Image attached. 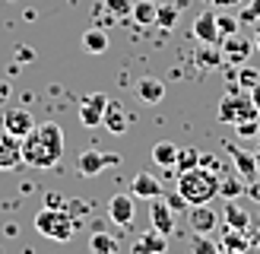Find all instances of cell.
Here are the masks:
<instances>
[{"mask_svg": "<svg viewBox=\"0 0 260 254\" xmlns=\"http://www.w3.org/2000/svg\"><path fill=\"white\" fill-rule=\"evenodd\" d=\"M63 156V127L54 121L35 124L22 137V162L32 169H51Z\"/></svg>", "mask_w": 260, "mask_h": 254, "instance_id": "6da1fadb", "label": "cell"}, {"mask_svg": "<svg viewBox=\"0 0 260 254\" xmlns=\"http://www.w3.org/2000/svg\"><path fill=\"white\" fill-rule=\"evenodd\" d=\"M219 181H222V175H216L206 165H197V169L178 175V194L184 197L187 207H193V203H213L219 197Z\"/></svg>", "mask_w": 260, "mask_h": 254, "instance_id": "7a4b0ae2", "label": "cell"}, {"mask_svg": "<svg viewBox=\"0 0 260 254\" xmlns=\"http://www.w3.org/2000/svg\"><path fill=\"white\" fill-rule=\"evenodd\" d=\"M35 229H38V235H45L51 241H70L76 235V229H80V223H76V216L67 207H45L35 216Z\"/></svg>", "mask_w": 260, "mask_h": 254, "instance_id": "3957f363", "label": "cell"}, {"mask_svg": "<svg viewBox=\"0 0 260 254\" xmlns=\"http://www.w3.org/2000/svg\"><path fill=\"white\" fill-rule=\"evenodd\" d=\"M216 118L222 121V124H241V121H248V118H260L257 108H254V102H251V92L244 96L241 89H235V92H229L219 99V108H216Z\"/></svg>", "mask_w": 260, "mask_h": 254, "instance_id": "277c9868", "label": "cell"}, {"mask_svg": "<svg viewBox=\"0 0 260 254\" xmlns=\"http://www.w3.org/2000/svg\"><path fill=\"white\" fill-rule=\"evenodd\" d=\"M111 165H121V156L102 152V149H86V152H80V159H76V172L83 178H95L99 172L111 169Z\"/></svg>", "mask_w": 260, "mask_h": 254, "instance_id": "5b68a950", "label": "cell"}, {"mask_svg": "<svg viewBox=\"0 0 260 254\" xmlns=\"http://www.w3.org/2000/svg\"><path fill=\"white\" fill-rule=\"evenodd\" d=\"M108 96L105 92H89L80 99V121L83 127H99L102 118H105V108H108Z\"/></svg>", "mask_w": 260, "mask_h": 254, "instance_id": "8992f818", "label": "cell"}, {"mask_svg": "<svg viewBox=\"0 0 260 254\" xmlns=\"http://www.w3.org/2000/svg\"><path fill=\"white\" fill-rule=\"evenodd\" d=\"M219 223V213L210 207V203H193V207H187V226L193 235H210L213 229Z\"/></svg>", "mask_w": 260, "mask_h": 254, "instance_id": "52a82bcc", "label": "cell"}, {"mask_svg": "<svg viewBox=\"0 0 260 254\" xmlns=\"http://www.w3.org/2000/svg\"><path fill=\"white\" fill-rule=\"evenodd\" d=\"M35 127V118H32V111L29 108H22V105H10L7 111H4V131L7 134H13V137H25Z\"/></svg>", "mask_w": 260, "mask_h": 254, "instance_id": "ba28073f", "label": "cell"}, {"mask_svg": "<svg viewBox=\"0 0 260 254\" xmlns=\"http://www.w3.org/2000/svg\"><path fill=\"white\" fill-rule=\"evenodd\" d=\"M108 216L114 226H134V216H137V197L134 194H114L108 200Z\"/></svg>", "mask_w": 260, "mask_h": 254, "instance_id": "9c48e42d", "label": "cell"}, {"mask_svg": "<svg viewBox=\"0 0 260 254\" xmlns=\"http://www.w3.org/2000/svg\"><path fill=\"white\" fill-rule=\"evenodd\" d=\"M225 152L232 156V162H235V169H238V175L244 178V181L260 178V162H257L254 152H248V149L238 146V143H225Z\"/></svg>", "mask_w": 260, "mask_h": 254, "instance_id": "30bf717a", "label": "cell"}, {"mask_svg": "<svg viewBox=\"0 0 260 254\" xmlns=\"http://www.w3.org/2000/svg\"><path fill=\"white\" fill-rule=\"evenodd\" d=\"M219 48H222V57H225V60H232V64H244V60L254 54V38L235 32V35L222 38V45H219Z\"/></svg>", "mask_w": 260, "mask_h": 254, "instance_id": "8fae6325", "label": "cell"}, {"mask_svg": "<svg viewBox=\"0 0 260 254\" xmlns=\"http://www.w3.org/2000/svg\"><path fill=\"white\" fill-rule=\"evenodd\" d=\"M193 38L200 45H219V25H216V13L213 10H203L197 19H193Z\"/></svg>", "mask_w": 260, "mask_h": 254, "instance_id": "7c38bea8", "label": "cell"}, {"mask_svg": "<svg viewBox=\"0 0 260 254\" xmlns=\"http://www.w3.org/2000/svg\"><path fill=\"white\" fill-rule=\"evenodd\" d=\"M22 162V140L7 131H0V169H16Z\"/></svg>", "mask_w": 260, "mask_h": 254, "instance_id": "4fadbf2b", "label": "cell"}, {"mask_svg": "<svg viewBox=\"0 0 260 254\" xmlns=\"http://www.w3.org/2000/svg\"><path fill=\"white\" fill-rule=\"evenodd\" d=\"M149 223H152V229H159L162 235H172L175 216H172L168 200H162V197H152V200H149Z\"/></svg>", "mask_w": 260, "mask_h": 254, "instance_id": "5bb4252c", "label": "cell"}, {"mask_svg": "<svg viewBox=\"0 0 260 254\" xmlns=\"http://www.w3.org/2000/svg\"><path fill=\"white\" fill-rule=\"evenodd\" d=\"M130 194L137 200H152V197H162V181L149 172H137L134 175V184H130Z\"/></svg>", "mask_w": 260, "mask_h": 254, "instance_id": "9a60e30c", "label": "cell"}, {"mask_svg": "<svg viewBox=\"0 0 260 254\" xmlns=\"http://www.w3.org/2000/svg\"><path fill=\"white\" fill-rule=\"evenodd\" d=\"M168 251V235H162L159 229H149L134 241V251L130 254H165Z\"/></svg>", "mask_w": 260, "mask_h": 254, "instance_id": "2e32d148", "label": "cell"}, {"mask_svg": "<svg viewBox=\"0 0 260 254\" xmlns=\"http://www.w3.org/2000/svg\"><path fill=\"white\" fill-rule=\"evenodd\" d=\"M251 235L241 232V229H229L225 226V235H222V251L225 254H251Z\"/></svg>", "mask_w": 260, "mask_h": 254, "instance_id": "e0dca14e", "label": "cell"}, {"mask_svg": "<svg viewBox=\"0 0 260 254\" xmlns=\"http://www.w3.org/2000/svg\"><path fill=\"white\" fill-rule=\"evenodd\" d=\"M137 96H140V102H146V105H159L165 99V83L155 80V76H143L137 83Z\"/></svg>", "mask_w": 260, "mask_h": 254, "instance_id": "ac0fdd59", "label": "cell"}, {"mask_svg": "<svg viewBox=\"0 0 260 254\" xmlns=\"http://www.w3.org/2000/svg\"><path fill=\"white\" fill-rule=\"evenodd\" d=\"M222 219L229 229H241V232H248L251 229V213L241 207V203L235 200H225V207H222Z\"/></svg>", "mask_w": 260, "mask_h": 254, "instance_id": "d6986e66", "label": "cell"}, {"mask_svg": "<svg viewBox=\"0 0 260 254\" xmlns=\"http://www.w3.org/2000/svg\"><path fill=\"white\" fill-rule=\"evenodd\" d=\"M102 124L108 127L111 134H127V127H130V121H127V111L118 105V102H108V108H105V118H102Z\"/></svg>", "mask_w": 260, "mask_h": 254, "instance_id": "ffe728a7", "label": "cell"}, {"mask_svg": "<svg viewBox=\"0 0 260 254\" xmlns=\"http://www.w3.org/2000/svg\"><path fill=\"white\" fill-rule=\"evenodd\" d=\"M83 48L89 54H105L108 51V32L102 29V25H89L83 32Z\"/></svg>", "mask_w": 260, "mask_h": 254, "instance_id": "44dd1931", "label": "cell"}, {"mask_svg": "<svg viewBox=\"0 0 260 254\" xmlns=\"http://www.w3.org/2000/svg\"><path fill=\"white\" fill-rule=\"evenodd\" d=\"M222 60H225V57H222V48H219V45H200L197 51H193V64H197V67L216 70Z\"/></svg>", "mask_w": 260, "mask_h": 254, "instance_id": "7402d4cb", "label": "cell"}, {"mask_svg": "<svg viewBox=\"0 0 260 254\" xmlns=\"http://www.w3.org/2000/svg\"><path fill=\"white\" fill-rule=\"evenodd\" d=\"M178 149L181 146H175V143H168V140H162V143H155L152 146V162L155 165H162V169H175V162H178Z\"/></svg>", "mask_w": 260, "mask_h": 254, "instance_id": "603a6c76", "label": "cell"}, {"mask_svg": "<svg viewBox=\"0 0 260 254\" xmlns=\"http://www.w3.org/2000/svg\"><path fill=\"white\" fill-rule=\"evenodd\" d=\"M178 19H181V10L175 4H155V25H159V29H165V32L175 29Z\"/></svg>", "mask_w": 260, "mask_h": 254, "instance_id": "cb8c5ba5", "label": "cell"}, {"mask_svg": "<svg viewBox=\"0 0 260 254\" xmlns=\"http://www.w3.org/2000/svg\"><path fill=\"white\" fill-rule=\"evenodd\" d=\"M140 25H152L155 22V0H134V13H130Z\"/></svg>", "mask_w": 260, "mask_h": 254, "instance_id": "d4e9b609", "label": "cell"}, {"mask_svg": "<svg viewBox=\"0 0 260 254\" xmlns=\"http://www.w3.org/2000/svg\"><path fill=\"white\" fill-rule=\"evenodd\" d=\"M244 187H248V181L238 175V178H222L219 181V194H222L225 200H238L241 194H244Z\"/></svg>", "mask_w": 260, "mask_h": 254, "instance_id": "484cf974", "label": "cell"}, {"mask_svg": "<svg viewBox=\"0 0 260 254\" xmlns=\"http://www.w3.org/2000/svg\"><path fill=\"white\" fill-rule=\"evenodd\" d=\"M197 165H203V156H200V149H178V162H175V169L178 172H190V169H197Z\"/></svg>", "mask_w": 260, "mask_h": 254, "instance_id": "4316f807", "label": "cell"}, {"mask_svg": "<svg viewBox=\"0 0 260 254\" xmlns=\"http://www.w3.org/2000/svg\"><path fill=\"white\" fill-rule=\"evenodd\" d=\"M89 248H92V254H114V251H118V241H114L108 232H92Z\"/></svg>", "mask_w": 260, "mask_h": 254, "instance_id": "83f0119b", "label": "cell"}, {"mask_svg": "<svg viewBox=\"0 0 260 254\" xmlns=\"http://www.w3.org/2000/svg\"><path fill=\"white\" fill-rule=\"evenodd\" d=\"M105 13H111L114 19H127L130 13H134V0H105Z\"/></svg>", "mask_w": 260, "mask_h": 254, "instance_id": "f1b7e54d", "label": "cell"}, {"mask_svg": "<svg viewBox=\"0 0 260 254\" xmlns=\"http://www.w3.org/2000/svg\"><path fill=\"white\" fill-rule=\"evenodd\" d=\"M216 25H219V45H222V38L235 35L241 22H238L235 16H225V13H216Z\"/></svg>", "mask_w": 260, "mask_h": 254, "instance_id": "f546056e", "label": "cell"}, {"mask_svg": "<svg viewBox=\"0 0 260 254\" xmlns=\"http://www.w3.org/2000/svg\"><path fill=\"white\" fill-rule=\"evenodd\" d=\"M235 83H238L241 92H251V89L260 83V73H257L254 67H241V70H238V76H235Z\"/></svg>", "mask_w": 260, "mask_h": 254, "instance_id": "4dcf8cb0", "label": "cell"}, {"mask_svg": "<svg viewBox=\"0 0 260 254\" xmlns=\"http://www.w3.org/2000/svg\"><path fill=\"white\" fill-rule=\"evenodd\" d=\"M190 251H193V254H222V248L213 245L210 235H193V238H190Z\"/></svg>", "mask_w": 260, "mask_h": 254, "instance_id": "1f68e13d", "label": "cell"}, {"mask_svg": "<svg viewBox=\"0 0 260 254\" xmlns=\"http://www.w3.org/2000/svg\"><path fill=\"white\" fill-rule=\"evenodd\" d=\"M235 134H238V137H244V140L260 137V118H248V121L235 124Z\"/></svg>", "mask_w": 260, "mask_h": 254, "instance_id": "d6a6232c", "label": "cell"}, {"mask_svg": "<svg viewBox=\"0 0 260 254\" xmlns=\"http://www.w3.org/2000/svg\"><path fill=\"white\" fill-rule=\"evenodd\" d=\"M244 190H248V197H251L254 203H260V178H254V181H248V187H244Z\"/></svg>", "mask_w": 260, "mask_h": 254, "instance_id": "836d02e7", "label": "cell"}, {"mask_svg": "<svg viewBox=\"0 0 260 254\" xmlns=\"http://www.w3.org/2000/svg\"><path fill=\"white\" fill-rule=\"evenodd\" d=\"M210 4H213L216 10H235V7L244 4V0H210Z\"/></svg>", "mask_w": 260, "mask_h": 254, "instance_id": "e575fe53", "label": "cell"}, {"mask_svg": "<svg viewBox=\"0 0 260 254\" xmlns=\"http://www.w3.org/2000/svg\"><path fill=\"white\" fill-rule=\"evenodd\" d=\"M32 57H35V51H32V48H25V45H19V48H16V60H19V64L32 60Z\"/></svg>", "mask_w": 260, "mask_h": 254, "instance_id": "d590c367", "label": "cell"}, {"mask_svg": "<svg viewBox=\"0 0 260 254\" xmlns=\"http://www.w3.org/2000/svg\"><path fill=\"white\" fill-rule=\"evenodd\" d=\"M168 207H172V210H184V207H187V203H184V197H181V194H178V190H175V194H172V197H168Z\"/></svg>", "mask_w": 260, "mask_h": 254, "instance_id": "8d00e7d4", "label": "cell"}, {"mask_svg": "<svg viewBox=\"0 0 260 254\" xmlns=\"http://www.w3.org/2000/svg\"><path fill=\"white\" fill-rule=\"evenodd\" d=\"M10 92H13V86H10L7 80H0V105H4V102L10 99Z\"/></svg>", "mask_w": 260, "mask_h": 254, "instance_id": "74e56055", "label": "cell"}, {"mask_svg": "<svg viewBox=\"0 0 260 254\" xmlns=\"http://www.w3.org/2000/svg\"><path fill=\"white\" fill-rule=\"evenodd\" d=\"M251 102H254V108H257V114H260V83L251 89Z\"/></svg>", "mask_w": 260, "mask_h": 254, "instance_id": "f35d334b", "label": "cell"}, {"mask_svg": "<svg viewBox=\"0 0 260 254\" xmlns=\"http://www.w3.org/2000/svg\"><path fill=\"white\" fill-rule=\"evenodd\" d=\"M248 10H251L254 19H260V0H248Z\"/></svg>", "mask_w": 260, "mask_h": 254, "instance_id": "ab89813d", "label": "cell"}, {"mask_svg": "<svg viewBox=\"0 0 260 254\" xmlns=\"http://www.w3.org/2000/svg\"><path fill=\"white\" fill-rule=\"evenodd\" d=\"M45 207H63V200H60V197H54V194H48V200H45Z\"/></svg>", "mask_w": 260, "mask_h": 254, "instance_id": "60d3db41", "label": "cell"}, {"mask_svg": "<svg viewBox=\"0 0 260 254\" xmlns=\"http://www.w3.org/2000/svg\"><path fill=\"white\" fill-rule=\"evenodd\" d=\"M251 245L260 251V229H254V232H251Z\"/></svg>", "mask_w": 260, "mask_h": 254, "instance_id": "b9f144b4", "label": "cell"}, {"mask_svg": "<svg viewBox=\"0 0 260 254\" xmlns=\"http://www.w3.org/2000/svg\"><path fill=\"white\" fill-rule=\"evenodd\" d=\"M254 48L260 51V29H257V35H254Z\"/></svg>", "mask_w": 260, "mask_h": 254, "instance_id": "7bdbcfd3", "label": "cell"}, {"mask_svg": "<svg viewBox=\"0 0 260 254\" xmlns=\"http://www.w3.org/2000/svg\"><path fill=\"white\" fill-rule=\"evenodd\" d=\"M0 254H4V248H0Z\"/></svg>", "mask_w": 260, "mask_h": 254, "instance_id": "ee69618b", "label": "cell"}, {"mask_svg": "<svg viewBox=\"0 0 260 254\" xmlns=\"http://www.w3.org/2000/svg\"><path fill=\"white\" fill-rule=\"evenodd\" d=\"M155 4H159V0H155Z\"/></svg>", "mask_w": 260, "mask_h": 254, "instance_id": "f6af8a7d", "label": "cell"}]
</instances>
